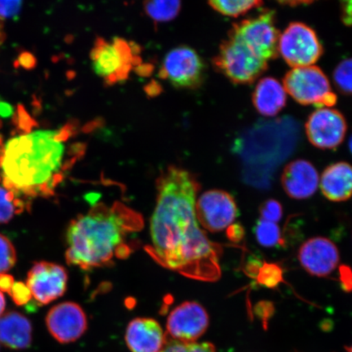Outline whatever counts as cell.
<instances>
[{"instance_id": "1", "label": "cell", "mask_w": 352, "mask_h": 352, "mask_svg": "<svg viewBox=\"0 0 352 352\" xmlns=\"http://www.w3.org/2000/svg\"><path fill=\"white\" fill-rule=\"evenodd\" d=\"M196 176L176 166L157 179V204L151 218V245L145 248L154 261L188 278L214 283L221 277V245L201 230L196 214Z\"/></svg>"}, {"instance_id": "2", "label": "cell", "mask_w": 352, "mask_h": 352, "mask_svg": "<svg viewBox=\"0 0 352 352\" xmlns=\"http://www.w3.org/2000/svg\"><path fill=\"white\" fill-rule=\"evenodd\" d=\"M76 124L59 130L35 131L8 140L2 160L3 186L28 199L48 197L85 153V144L67 151Z\"/></svg>"}, {"instance_id": "3", "label": "cell", "mask_w": 352, "mask_h": 352, "mask_svg": "<svg viewBox=\"0 0 352 352\" xmlns=\"http://www.w3.org/2000/svg\"><path fill=\"white\" fill-rule=\"evenodd\" d=\"M144 220L138 211L120 201L98 202L70 222L66 231V262L82 270L111 265L114 258L131 252L127 241L142 230Z\"/></svg>"}, {"instance_id": "4", "label": "cell", "mask_w": 352, "mask_h": 352, "mask_svg": "<svg viewBox=\"0 0 352 352\" xmlns=\"http://www.w3.org/2000/svg\"><path fill=\"white\" fill-rule=\"evenodd\" d=\"M91 67L105 85L113 86L127 80L142 63L140 48L134 42L120 37H98L90 52Z\"/></svg>"}, {"instance_id": "5", "label": "cell", "mask_w": 352, "mask_h": 352, "mask_svg": "<svg viewBox=\"0 0 352 352\" xmlns=\"http://www.w3.org/2000/svg\"><path fill=\"white\" fill-rule=\"evenodd\" d=\"M212 61L217 72L235 85H252L268 68L267 60L230 34L220 44Z\"/></svg>"}, {"instance_id": "6", "label": "cell", "mask_w": 352, "mask_h": 352, "mask_svg": "<svg viewBox=\"0 0 352 352\" xmlns=\"http://www.w3.org/2000/svg\"><path fill=\"white\" fill-rule=\"evenodd\" d=\"M286 94L302 105L333 108L338 98L323 70L318 66L292 68L286 73L283 83Z\"/></svg>"}, {"instance_id": "7", "label": "cell", "mask_w": 352, "mask_h": 352, "mask_svg": "<svg viewBox=\"0 0 352 352\" xmlns=\"http://www.w3.org/2000/svg\"><path fill=\"white\" fill-rule=\"evenodd\" d=\"M239 38L261 58H277L280 34L276 25L274 11L263 10L258 15L233 24L228 34Z\"/></svg>"}, {"instance_id": "8", "label": "cell", "mask_w": 352, "mask_h": 352, "mask_svg": "<svg viewBox=\"0 0 352 352\" xmlns=\"http://www.w3.org/2000/svg\"><path fill=\"white\" fill-rule=\"evenodd\" d=\"M206 66L197 51L179 46L167 52L158 76L178 89L196 90L204 82Z\"/></svg>"}, {"instance_id": "9", "label": "cell", "mask_w": 352, "mask_h": 352, "mask_svg": "<svg viewBox=\"0 0 352 352\" xmlns=\"http://www.w3.org/2000/svg\"><path fill=\"white\" fill-rule=\"evenodd\" d=\"M278 52L292 68L305 67L318 63L323 54V47L310 26L292 22L280 35Z\"/></svg>"}, {"instance_id": "10", "label": "cell", "mask_w": 352, "mask_h": 352, "mask_svg": "<svg viewBox=\"0 0 352 352\" xmlns=\"http://www.w3.org/2000/svg\"><path fill=\"white\" fill-rule=\"evenodd\" d=\"M239 214L234 197L226 191H206L196 202L197 221L211 232L226 230L234 223Z\"/></svg>"}, {"instance_id": "11", "label": "cell", "mask_w": 352, "mask_h": 352, "mask_svg": "<svg viewBox=\"0 0 352 352\" xmlns=\"http://www.w3.org/2000/svg\"><path fill=\"white\" fill-rule=\"evenodd\" d=\"M308 140L320 149L336 148L343 142L347 123L344 116L333 108H319L308 117L305 124Z\"/></svg>"}, {"instance_id": "12", "label": "cell", "mask_w": 352, "mask_h": 352, "mask_svg": "<svg viewBox=\"0 0 352 352\" xmlns=\"http://www.w3.org/2000/svg\"><path fill=\"white\" fill-rule=\"evenodd\" d=\"M67 283L68 274L64 267L43 261L34 263L25 284L34 300L39 305H47L63 296Z\"/></svg>"}, {"instance_id": "13", "label": "cell", "mask_w": 352, "mask_h": 352, "mask_svg": "<svg viewBox=\"0 0 352 352\" xmlns=\"http://www.w3.org/2000/svg\"><path fill=\"white\" fill-rule=\"evenodd\" d=\"M208 311L200 303L186 302L170 312L166 321V336L184 342H196L209 327Z\"/></svg>"}, {"instance_id": "14", "label": "cell", "mask_w": 352, "mask_h": 352, "mask_svg": "<svg viewBox=\"0 0 352 352\" xmlns=\"http://www.w3.org/2000/svg\"><path fill=\"white\" fill-rule=\"evenodd\" d=\"M48 332L61 344L77 341L87 329L85 311L76 302H65L51 308L46 316Z\"/></svg>"}, {"instance_id": "15", "label": "cell", "mask_w": 352, "mask_h": 352, "mask_svg": "<svg viewBox=\"0 0 352 352\" xmlns=\"http://www.w3.org/2000/svg\"><path fill=\"white\" fill-rule=\"evenodd\" d=\"M298 258L307 274L325 277L336 270L340 261V254L333 241L323 236H316L300 246Z\"/></svg>"}, {"instance_id": "16", "label": "cell", "mask_w": 352, "mask_h": 352, "mask_svg": "<svg viewBox=\"0 0 352 352\" xmlns=\"http://www.w3.org/2000/svg\"><path fill=\"white\" fill-rule=\"evenodd\" d=\"M319 183L318 170L305 160L289 162L281 175V186L286 195L293 199L303 200L314 196Z\"/></svg>"}, {"instance_id": "17", "label": "cell", "mask_w": 352, "mask_h": 352, "mask_svg": "<svg viewBox=\"0 0 352 352\" xmlns=\"http://www.w3.org/2000/svg\"><path fill=\"white\" fill-rule=\"evenodd\" d=\"M166 338L161 324L152 318H135L126 329L125 342L131 352H161Z\"/></svg>"}, {"instance_id": "18", "label": "cell", "mask_w": 352, "mask_h": 352, "mask_svg": "<svg viewBox=\"0 0 352 352\" xmlns=\"http://www.w3.org/2000/svg\"><path fill=\"white\" fill-rule=\"evenodd\" d=\"M321 192L328 200L342 202L352 196V166L346 162L329 165L321 175Z\"/></svg>"}, {"instance_id": "19", "label": "cell", "mask_w": 352, "mask_h": 352, "mask_svg": "<svg viewBox=\"0 0 352 352\" xmlns=\"http://www.w3.org/2000/svg\"><path fill=\"white\" fill-rule=\"evenodd\" d=\"M32 324L24 315L8 311L0 316V342L12 350L28 349L32 342Z\"/></svg>"}, {"instance_id": "20", "label": "cell", "mask_w": 352, "mask_h": 352, "mask_svg": "<svg viewBox=\"0 0 352 352\" xmlns=\"http://www.w3.org/2000/svg\"><path fill=\"white\" fill-rule=\"evenodd\" d=\"M255 109L265 117H274L285 107L287 94L276 78H263L257 83L252 96Z\"/></svg>"}, {"instance_id": "21", "label": "cell", "mask_w": 352, "mask_h": 352, "mask_svg": "<svg viewBox=\"0 0 352 352\" xmlns=\"http://www.w3.org/2000/svg\"><path fill=\"white\" fill-rule=\"evenodd\" d=\"M30 202L14 191L0 186V224L7 223L29 208Z\"/></svg>"}, {"instance_id": "22", "label": "cell", "mask_w": 352, "mask_h": 352, "mask_svg": "<svg viewBox=\"0 0 352 352\" xmlns=\"http://www.w3.org/2000/svg\"><path fill=\"white\" fill-rule=\"evenodd\" d=\"M182 10L179 1H147L144 3V11L155 23H164L176 19Z\"/></svg>"}, {"instance_id": "23", "label": "cell", "mask_w": 352, "mask_h": 352, "mask_svg": "<svg viewBox=\"0 0 352 352\" xmlns=\"http://www.w3.org/2000/svg\"><path fill=\"white\" fill-rule=\"evenodd\" d=\"M209 6L215 12L223 16L231 17H239L254 10V8H261L263 2L258 0H213L210 1Z\"/></svg>"}, {"instance_id": "24", "label": "cell", "mask_w": 352, "mask_h": 352, "mask_svg": "<svg viewBox=\"0 0 352 352\" xmlns=\"http://www.w3.org/2000/svg\"><path fill=\"white\" fill-rule=\"evenodd\" d=\"M254 235L258 243L265 248L285 246V241L281 234L278 224L259 219L254 227Z\"/></svg>"}, {"instance_id": "25", "label": "cell", "mask_w": 352, "mask_h": 352, "mask_svg": "<svg viewBox=\"0 0 352 352\" xmlns=\"http://www.w3.org/2000/svg\"><path fill=\"white\" fill-rule=\"evenodd\" d=\"M283 267L276 263H263L256 276V283L263 287L274 289L283 281Z\"/></svg>"}, {"instance_id": "26", "label": "cell", "mask_w": 352, "mask_h": 352, "mask_svg": "<svg viewBox=\"0 0 352 352\" xmlns=\"http://www.w3.org/2000/svg\"><path fill=\"white\" fill-rule=\"evenodd\" d=\"M333 82L342 94L352 95V58L343 60L334 69Z\"/></svg>"}, {"instance_id": "27", "label": "cell", "mask_w": 352, "mask_h": 352, "mask_svg": "<svg viewBox=\"0 0 352 352\" xmlns=\"http://www.w3.org/2000/svg\"><path fill=\"white\" fill-rule=\"evenodd\" d=\"M161 352H217L212 343L184 342L167 336L166 344Z\"/></svg>"}, {"instance_id": "28", "label": "cell", "mask_w": 352, "mask_h": 352, "mask_svg": "<svg viewBox=\"0 0 352 352\" xmlns=\"http://www.w3.org/2000/svg\"><path fill=\"white\" fill-rule=\"evenodd\" d=\"M16 262V252L14 245L7 236L0 233V275L14 267Z\"/></svg>"}, {"instance_id": "29", "label": "cell", "mask_w": 352, "mask_h": 352, "mask_svg": "<svg viewBox=\"0 0 352 352\" xmlns=\"http://www.w3.org/2000/svg\"><path fill=\"white\" fill-rule=\"evenodd\" d=\"M258 212L261 219L277 223L283 219V206L279 201L268 199L259 206Z\"/></svg>"}, {"instance_id": "30", "label": "cell", "mask_w": 352, "mask_h": 352, "mask_svg": "<svg viewBox=\"0 0 352 352\" xmlns=\"http://www.w3.org/2000/svg\"><path fill=\"white\" fill-rule=\"evenodd\" d=\"M10 296L13 302L19 306L26 305L32 298V292H30L28 286L23 283H15L10 290Z\"/></svg>"}, {"instance_id": "31", "label": "cell", "mask_w": 352, "mask_h": 352, "mask_svg": "<svg viewBox=\"0 0 352 352\" xmlns=\"http://www.w3.org/2000/svg\"><path fill=\"white\" fill-rule=\"evenodd\" d=\"M254 315L261 321L264 329H267L268 324L274 315L275 307L270 301H261L254 308Z\"/></svg>"}, {"instance_id": "32", "label": "cell", "mask_w": 352, "mask_h": 352, "mask_svg": "<svg viewBox=\"0 0 352 352\" xmlns=\"http://www.w3.org/2000/svg\"><path fill=\"white\" fill-rule=\"evenodd\" d=\"M22 2L0 1V19H12L19 14Z\"/></svg>"}, {"instance_id": "33", "label": "cell", "mask_w": 352, "mask_h": 352, "mask_svg": "<svg viewBox=\"0 0 352 352\" xmlns=\"http://www.w3.org/2000/svg\"><path fill=\"white\" fill-rule=\"evenodd\" d=\"M228 239L233 242H239L243 240L245 236V230L241 223H232L227 228Z\"/></svg>"}, {"instance_id": "34", "label": "cell", "mask_w": 352, "mask_h": 352, "mask_svg": "<svg viewBox=\"0 0 352 352\" xmlns=\"http://www.w3.org/2000/svg\"><path fill=\"white\" fill-rule=\"evenodd\" d=\"M340 272L342 288L345 292H351L352 290V271L349 267L342 266Z\"/></svg>"}, {"instance_id": "35", "label": "cell", "mask_w": 352, "mask_h": 352, "mask_svg": "<svg viewBox=\"0 0 352 352\" xmlns=\"http://www.w3.org/2000/svg\"><path fill=\"white\" fill-rule=\"evenodd\" d=\"M341 19L346 25H352V1L341 3Z\"/></svg>"}, {"instance_id": "36", "label": "cell", "mask_w": 352, "mask_h": 352, "mask_svg": "<svg viewBox=\"0 0 352 352\" xmlns=\"http://www.w3.org/2000/svg\"><path fill=\"white\" fill-rule=\"evenodd\" d=\"M14 278L10 275H0V292L10 294L13 285H14Z\"/></svg>"}, {"instance_id": "37", "label": "cell", "mask_w": 352, "mask_h": 352, "mask_svg": "<svg viewBox=\"0 0 352 352\" xmlns=\"http://www.w3.org/2000/svg\"><path fill=\"white\" fill-rule=\"evenodd\" d=\"M6 306V298H4L3 293L0 292V316L3 315Z\"/></svg>"}, {"instance_id": "38", "label": "cell", "mask_w": 352, "mask_h": 352, "mask_svg": "<svg viewBox=\"0 0 352 352\" xmlns=\"http://www.w3.org/2000/svg\"><path fill=\"white\" fill-rule=\"evenodd\" d=\"M8 105H7L6 104H0V114H3V113H6V114H8V112H10L11 110H8Z\"/></svg>"}, {"instance_id": "39", "label": "cell", "mask_w": 352, "mask_h": 352, "mask_svg": "<svg viewBox=\"0 0 352 352\" xmlns=\"http://www.w3.org/2000/svg\"><path fill=\"white\" fill-rule=\"evenodd\" d=\"M3 33L2 30V25L0 24V44L3 42Z\"/></svg>"}, {"instance_id": "40", "label": "cell", "mask_w": 352, "mask_h": 352, "mask_svg": "<svg viewBox=\"0 0 352 352\" xmlns=\"http://www.w3.org/2000/svg\"><path fill=\"white\" fill-rule=\"evenodd\" d=\"M349 145L350 152H351V155H352V135H351Z\"/></svg>"}, {"instance_id": "41", "label": "cell", "mask_w": 352, "mask_h": 352, "mask_svg": "<svg viewBox=\"0 0 352 352\" xmlns=\"http://www.w3.org/2000/svg\"><path fill=\"white\" fill-rule=\"evenodd\" d=\"M345 350L346 352H352V344L350 346H345Z\"/></svg>"}]
</instances>
